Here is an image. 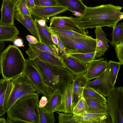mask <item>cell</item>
<instances>
[{"mask_svg": "<svg viewBox=\"0 0 123 123\" xmlns=\"http://www.w3.org/2000/svg\"><path fill=\"white\" fill-rule=\"evenodd\" d=\"M123 7L112 4L87 7L83 14L75 18L78 25L85 30L97 27L108 26L113 28L123 19Z\"/></svg>", "mask_w": 123, "mask_h": 123, "instance_id": "obj_1", "label": "cell"}, {"mask_svg": "<svg viewBox=\"0 0 123 123\" xmlns=\"http://www.w3.org/2000/svg\"><path fill=\"white\" fill-rule=\"evenodd\" d=\"M29 59L36 68L43 81L54 89L60 90L65 83L74 77L72 73L65 67L44 62L39 58L29 47L25 51Z\"/></svg>", "mask_w": 123, "mask_h": 123, "instance_id": "obj_2", "label": "cell"}, {"mask_svg": "<svg viewBox=\"0 0 123 123\" xmlns=\"http://www.w3.org/2000/svg\"><path fill=\"white\" fill-rule=\"evenodd\" d=\"M39 94L30 95L18 100L7 112L6 123L18 120L23 123H40L38 113Z\"/></svg>", "mask_w": 123, "mask_h": 123, "instance_id": "obj_3", "label": "cell"}, {"mask_svg": "<svg viewBox=\"0 0 123 123\" xmlns=\"http://www.w3.org/2000/svg\"><path fill=\"white\" fill-rule=\"evenodd\" d=\"M25 60L17 47L9 45L0 53V66L3 77L11 80L22 74Z\"/></svg>", "mask_w": 123, "mask_h": 123, "instance_id": "obj_4", "label": "cell"}, {"mask_svg": "<svg viewBox=\"0 0 123 123\" xmlns=\"http://www.w3.org/2000/svg\"><path fill=\"white\" fill-rule=\"evenodd\" d=\"M11 81L12 87L6 105V112L20 99L28 96L39 94L27 78L23 74Z\"/></svg>", "mask_w": 123, "mask_h": 123, "instance_id": "obj_5", "label": "cell"}, {"mask_svg": "<svg viewBox=\"0 0 123 123\" xmlns=\"http://www.w3.org/2000/svg\"><path fill=\"white\" fill-rule=\"evenodd\" d=\"M62 42L66 54L86 53L95 52L96 40L91 36L72 38L56 36Z\"/></svg>", "mask_w": 123, "mask_h": 123, "instance_id": "obj_6", "label": "cell"}, {"mask_svg": "<svg viewBox=\"0 0 123 123\" xmlns=\"http://www.w3.org/2000/svg\"><path fill=\"white\" fill-rule=\"evenodd\" d=\"M108 113L112 123H123V87L114 88L106 99Z\"/></svg>", "mask_w": 123, "mask_h": 123, "instance_id": "obj_7", "label": "cell"}, {"mask_svg": "<svg viewBox=\"0 0 123 123\" xmlns=\"http://www.w3.org/2000/svg\"><path fill=\"white\" fill-rule=\"evenodd\" d=\"M23 74L28 78L39 94L47 97L54 89L49 86L43 81L36 68L29 58L26 59Z\"/></svg>", "mask_w": 123, "mask_h": 123, "instance_id": "obj_8", "label": "cell"}, {"mask_svg": "<svg viewBox=\"0 0 123 123\" xmlns=\"http://www.w3.org/2000/svg\"><path fill=\"white\" fill-rule=\"evenodd\" d=\"M108 65L105 71L99 77L89 81L86 86L92 88L104 97H108L115 87L111 83Z\"/></svg>", "mask_w": 123, "mask_h": 123, "instance_id": "obj_9", "label": "cell"}, {"mask_svg": "<svg viewBox=\"0 0 123 123\" xmlns=\"http://www.w3.org/2000/svg\"><path fill=\"white\" fill-rule=\"evenodd\" d=\"M49 27L65 28L78 33L87 35L85 30L82 29L77 25L75 18L72 17L55 16L50 20Z\"/></svg>", "mask_w": 123, "mask_h": 123, "instance_id": "obj_10", "label": "cell"}, {"mask_svg": "<svg viewBox=\"0 0 123 123\" xmlns=\"http://www.w3.org/2000/svg\"><path fill=\"white\" fill-rule=\"evenodd\" d=\"M72 80H70L65 83L60 89L61 93V100L56 111L73 114L72 91Z\"/></svg>", "mask_w": 123, "mask_h": 123, "instance_id": "obj_11", "label": "cell"}, {"mask_svg": "<svg viewBox=\"0 0 123 123\" xmlns=\"http://www.w3.org/2000/svg\"><path fill=\"white\" fill-rule=\"evenodd\" d=\"M68 10L67 7L62 6H36L30 10L31 15L37 19H43L46 21L49 17H53Z\"/></svg>", "mask_w": 123, "mask_h": 123, "instance_id": "obj_12", "label": "cell"}, {"mask_svg": "<svg viewBox=\"0 0 123 123\" xmlns=\"http://www.w3.org/2000/svg\"><path fill=\"white\" fill-rule=\"evenodd\" d=\"M60 57L65 67L74 75L85 74L87 69V65L80 62L66 52L59 51Z\"/></svg>", "mask_w": 123, "mask_h": 123, "instance_id": "obj_13", "label": "cell"}, {"mask_svg": "<svg viewBox=\"0 0 123 123\" xmlns=\"http://www.w3.org/2000/svg\"><path fill=\"white\" fill-rule=\"evenodd\" d=\"M90 81L84 74L75 75L72 83V105L73 108L82 97L84 89Z\"/></svg>", "mask_w": 123, "mask_h": 123, "instance_id": "obj_14", "label": "cell"}, {"mask_svg": "<svg viewBox=\"0 0 123 123\" xmlns=\"http://www.w3.org/2000/svg\"><path fill=\"white\" fill-rule=\"evenodd\" d=\"M104 58L95 59L87 65V69L84 74L89 80L96 78L100 76L105 71L108 65L107 60H104Z\"/></svg>", "mask_w": 123, "mask_h": 123, "instance_id": "obj_15", "label": "cell"}, {"mask_svg": "<svg viewBox=\"0 0 123 123\" xmlns=\"http://www.w3.org/2000/svg\"><path fill=\"white\" fill-rule=\"evenodd\" d=\"M15 4L9 0H3L0 24L13 25Z\"/></svg>", "mask_w": 123, "mask_h": 123, "instance_id": "obj_16", "label": "cell"}, {"mask_svg": "<svg viewBox=\"0 0 123 123\" xmlns=\"http://www.w3.org/2000/svg\"><path fill=\"white\" fill-rule=\"evenodd\" d=\"M12 87L11 80L3 78L0 80V117L6 112V105Z\"/></svg>", "mask_w": 123, "mask_h": 123, "instance_id": "obj_17", "label": "cell"}, {"mask_svg": "<svg viewBox=\"0 0 123 123\" xmlns=\"http://www.w3.org/2000/svg\"><path fill=\"white\" fill-rule=\"evenodd\" d=\"M95 32L96 40L95 57L98 58L101 57L108 50V43L110 41L106 38V34L101 27H96Z\"/></svg>", "mask_w": 123, "mask_h": 123, "instance_id": "obj_18", "label": "cell"}, {"mask_svg": "<svg viewBox=\"0 0 123 123\" xmlns=\"http://www.w3.org/2000/svg\"><path fill=\"white\" fill-rule=\"evenodd\" d=\"M108 113L97 114L86 113L80 115H74L75 123H109Z\"/></svg>", "mask_w": 123, "mask_h": 123, "instance_id": "obj_19", "label": "cell"}, {"mask_svg": "<svg viewBox=\"0 0 123 123\" xmlns=\"http://www.w3.org/2000/svg\"><path fill=\"white\" fill-rule=\"evenodd\" d=\"M28 45L29 47L37 56L43 61L52 65L65 67L60 57L42 51L37 48L32 44L29 43Z\"/></svg>", "mask_w": 123, "mask_h": 123, "instance_id": "obj_20", "label": "cell"}, {"mask_svg": "<svg viewBox=\"0 0 123 123\" xmlns=\"http://www.w3.org/2000/svg\"><path fill=\"white\" fill-rule=\"evenodd\" d=\"M60 6L67 7L76 17L80 16L84 12L86 6L81 0H56Z\"/></svg>", "mask_w": 123, "mask_h": 123, "instance_id": "obj_21", "label": "cell"}, {"mask_svg": "<svg viewBox=\"0 0 123 123\" xmlns=\"http://www.w3.org/2000/svg\"><path fill=\"white\" fill-rule=\"evenodd\" d=\"M14 18L20 22L36 37L37 40H40L35 25L34 20L31 16L21 14L15 10Z\"/></svg>", "mask_w": 123, "mask_h": 123, "instance_id": "obj_22", "label": "cell"}, {"mask_svg": "<svg viewBox=\"0 0 123 123\" xmlns=\"http://www.w3.org/2000/svg\"><path fill=\"white\" fill-rule=\"evenodd\" d=\"M19 34V31L14 25L0 24V42H13Z\"/></svg>", "mask_w": 123, "mask_h": 123, "instance_id": "obj_23", "label": "cell"}, {"mask_svg": "<svg viewBox=\"0 0 123 123\" xmlns=\"http://www.w3.org/2000/svg\"><path fill=\"white\" fill-rule=\"evenodd\" d=\"M34 21L40 42L49 46L51 45H55L52 40V33L49 27L47 25L45 26L41 25L36 18Z\"/></svg>", "mask_w": 123, "mask_h": 123, "instance_id": "obj_24", "label": "cell"}, {"mask_svg": "<svg viewBox=\"0 0 123 123\" xmlns=\"http://www.w3.org/2000/svg\"><path fill=\"white\" fill-rule=\"evenodd\" d=\"M87 113L97 114L108 113L106 103L92 99H85Z\"/></svg>", "mask_w": 123, "mask_h": 123, "instance_id": "obj_25", "label": "cell"}, {"mask_svg": "<svg viewBox=\"0 0 123 123\" xmlns=\"http://www.w3.org/2000/svg\"><path fill=\"white\" fill-rule=\"evenodd\" d=\"M47 97L48 102L44 107L50 113L55 112L61 102V93L60 90L58 88L54 89Z\"/></svg>", "mask_w": 123, "mask_h": 123, "instance_id": "obj_26", "label": "cell"}, {"mask_svg": "<svg viewBox=\"0 0 123 123\" xmlns=\"http://www.w3.org/2000/svg\"><path fill=\"white\" fill-rule=\"evenodd\" d=\"M51 32L56 36L72 38L86 37L88 35H84L76 32L61 28H51L49 27Z\"/></svg>", "mask_w": 123, "mask_h": 123, "instance_id": "obj_27", "label": "cell"}, {"mask_svg": "<svg viewBox=\"0 0 123 123\" xmlns=\"http://www.w3.org/2000/svg\"><path fill=\"white\" fill-rule=\"evenodd\" d=\"M112 39L110 42L111 45L115 46L123 42V23H119L113 28L111 34Z\"/></svg>", "mask_w": 123, "mask_h": 123, "instance_id": "obj_28", "label": "cell"}, {"mask_svg": "<svg viewBox=\"0 0 123 123\" xmlns=\"http://www.w3.org/2000/svg\"><path fill=\"white\" fill-rule=\"evenodd\" d=\"M83 97L85 99H92L106 103V99L92 88L86 86L84 90Z\"/></svg>", "mask_w": 123, "mask_h": 123, "instance_id": "obj_29", "label": "cell"}, {"mask_svg": "<svg viewBox=\"0 0 123 123\" xmlns=\"http://www.w3.org/2000/svg\"><path fill=\"white\" fill-rule=\"evenodd\" d=\"M40 123H54L55 120L54 112L50 113L44 107H38Z\"/></svg>", "mask_w": 123, "mask_h": 123, "instance_id": "obj_30", "label": "cell"}, {"mask_svg": "<svg viewBox=\"0 0 123 123\" xmlns=\"http://www.w3.org/2000/svg\"><path fill=\"white\" fill-rule=\"evenodd\" d=\"M68 55L74 58L81 63L87 65L92 61L95 59V52L73 54Z\"/></svg>", "mask_w": 123, "mask_h": 123, "instance_id": "obj_31", "label": "cell"}, {"mask_svg": "<svg viewBox=\"0 0 123 123\" xmlns=\"http://www.w3.org/2000/svg\"><path fill=\"white\" fill-rule=\"evenodd\" d=\"M121 65L119 62L109 61L108 65L110 70V76L112 83L115 85L118 71Z\"/></svg>", "mask_w": 123, "mask_h": 123, "instance_id": "obj_32", "label": "cell"}, {"mask_svg": "<svg viewBox=\"0 0 123 123\" xmlns=\"http://www.w3.org/2000/svg\"><path fill=\"white\" fill-rule=\"evenodd\" d=\"M87 107L85 99L82 97L73 108V114L74 115H80L87 113Z\"/></svg>", "mask_w": 123, "mask_h": 123, "instance_id": "obj_33", "label": "cell"}, {"mask_svg": "<svg viewBox=\"0 0 123 123\" xmlns=\"http://www.w3.org/2000/svg\"><path fill=\"white\" fill-rule=\"evenodd\" d=\"M15 10L22 15L31 16L27 6L26 0H19L15 4Z\"/></svg>", "mask_w": 123, "mask_h": 123, "instance_id": "obj_34", "label": "cell"}, {"mask_svg": "<svg viewBox=\"0 0 123 123\" xmlns=\"http://www.w3.org/2000/svg\"><path fill=\"white\" fill-rule=\"evenodd\" d=\"M55 112L58 114L57 116L58 122L59 123H75L74 121L73 114Z\"/></svg>", "mask_w": 123, "mask_h": 123, "instance_id": "obj_35", "label": "cell"}, {"mask_svg": "<svg viewBox=\"0 0 123 123\" xmlns=\"http://www.w3.org/2000/svg\"><path fill=\"white\" fill-rule=\"evenodd\" d=\"M36 6H60L56 0H34Z\"/></svg>", "mask_w": 123, "mask_h": 123, "instance_id": "obj_36", "label": "cell"}, {"mask_svg": "<svg viewBox=\"0 0 123 123\" xmlns=\"http://www.w3.org/2000/svg\"><path fill=\"white\" fill-rule=\"evenodd\" d=\"M115 50L117 57L121 65L123 64V42L116 45Z\"/></svg>", "mask_w": 123, "mask_h": 123, "instance_id": "obj_37", "label": "cell"}, {"mask_svg": "<svg viewBox=\"0 0 123 123\" xmlns=\"http://www.w3.org/2000/svg\"><path fill=\"white\" fill-rule=\"evenodd\" d=\"M32 44L38 49L50 53L57 56L50 46L47 45L40 42H38L35 44Z\"/></svg>", "mask_w": 123, "mask_h": 123, "instance_id": "obj_38", "label": "cell"}, {"mask_svg": "<svg viewBox=\"0 0 123 123\" xmlns=\"http://www.w3.org/2000/svg\"><path fill=\"white\" fill-rule=\"evenodd\" d=\"M48 102L47 97L43 96L39 102L38 107L42 108L44 107Z\"/></svg>", "mask_w": 123, "mask_h": 123, "instance_id": "obj_39", "label": "cell"}, {"mask_svg": "<svg viewBox=\"0 0 123 123\" xmlns=\"http://www.w3.org/2000/svg\"><path fill=\"white\" fill-rule=\"evenodd\" d=\"M13 45L16 47H21L24 46L23 40L20 38H17L14 41Z\"/></svg>", "mask_w": 123, "mask_h": 123, "instance_id": "obj_40", "label": "cell"}, {"mask_svg": "<svg viewBox=\"0 0 123 123\" xmlns=\"http://www.w3.org/2000/svg\"><path fill=\"white\" fill-rule=\"evenodd\" d=\"M26 38L29 43L31 44H35L39 42L37 39L33 36L28 35L26 36Z\"/></svg>", "mask_w": 123, "mask_h": 123, "instance_id": "obj_41", "label": "cell"}, {"mask_svg": "<svg viewBox=\"0 0 123 123\" xmlns=\"http://www.w3.org/2000/svg\"><path fill=\"white\" fill-rule=\"evenodd\" d=\"M26 3L29 10L33 9L36 6L34 0H26Z\"/></svg>", "mask_w": 123, "mask_h": 123, "instance_id": "obj_42", "label": "cell"}, {"mask_svg": "<svg viewBox=\"0 0 123 123\" xmlns=\"http://www.w3.org/2000/svg\"><path fill=\"white\" fill-rule=\"evenodd\" d=\"M58 38V43L57 46L59 51H62L66 52L65 47L62 42L59 38Z\"/></svg>", "mask_w": 123, "mask_h": 123, "instance_id": "obj_43", "label": "cell"}, {"mask_svg": "<svg viewBox=\"0 0 123 123\" xmlns=\"http://www.w3.org/2000/svg\"><path fill=\"white\" fill-rule=\"evenodd\" d=\"M50 46L57 56L60 57L59 50L56 45H51Z\"/></svg>", "mask_w": 123, "mask_h": 123, "instance_id": "obj_44", "label": "cell"}, {"mask_svg": "<svg viewBox=\"0 0 123 123\" xmlns=\"http://www.w3.org/2000/svg\"><path fill=\"white\" fill-rule=\"evenodd\" d=\"M51 37L53 42L55 45H57L58 43V40L57 37L56 35L52 33Z\"/></svg>", "mask_w": 123, "mask_h": 123, "instance_id": "obj_45", "label": "cell"}, {"mask_svg": "<svg viewBox=\"0 0 123 123\" xmlns=\"http://www.w3.org/2000/svg\"><path fill=\"white\" fill-rule=\"evenodd\" d=\"M5 43L4 42H0V52L5 48Z\"/></svg>", "mask_w": 123, "mask_h": 123, "instance_id": "obj_46", "label": "cell"}, {"mask_svg": "<svg viewBox=\"0 0 123 123\" xmlns=\"http://www.w3.org/2000/svg\"><path fill=\"white\" fill-rule=\"evenodd\" d=\"M6 120L5 118L0 117V123H6Z\"/></svg>", "mask_w": 123, "mask_h": 123, "instance_id": "obj_47", "label": "cell"}, {"mask_svg": "<svg viewBox=\"0 0 123 123\" xmlns=\"http://www.w3.org/2000/svg\"><path fill=\"white\" fill-rule=\"evenodd\" d=\"M16 4L19 0H9Z\"/></svg>", "mask_w": 123, "mask_h": 123, "instance_id": "obj_48", "label": "cell"}, {"mask_svg": "<svg viewBox=\"0 0 123 123\" xmlns=\"http://www.w3.org/2000/svg\"><path fill=\"white\" fill-rule=\"evenodd\" d=\"M0 72H1V68H0Z\"/></svg>", "mask_w": 123, "mask_h": 123, "instance_id": "obj_49", "label": "cell"}, {"mask_svg": "<svg viewBox=\"0 0 123 123\" xmlns=\"http://www.w3.org/2000/svg\"><path fill=\"white\" fill-rule=\"evenodd\" d=\"M81 1H85V0H81Z\"/></svg>", "mask_w": 123, "mask_h": 123, "instance_id": "obj_50", "label": "cell"}]
</instances>
